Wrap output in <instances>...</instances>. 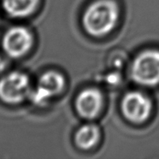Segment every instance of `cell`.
Instances as JSON below:
<instances>
[{
  "label": "cell",
  "mask_w": 159,
  "mask_h": 159,
  "mask_svg": "<svg viewBox=\"0 0 159 159\" xmlns=\"http://www.w3.org/2000/svg\"><path fill=\"white\" fill-rule=\"evenodd\" d=\"M119 19V8L113 0H98L87 8L83 16L86 31L95 37L109 34Z\"/></svg>",
  "instance_id": "obj_1"
},
{
  "label": "cell",
  "mask_w": 159,
  "mask_h": 159,
  "mask_svg": "<svg viewBox=\"0 0 159 159\" xmlns=\"http://www.w3.org/2000/svg\"><path fill=\"white\" fill-rule=\"evenodd\" d=\"M132 79L145 87L159 84V51L147 50L134 59L131 68Z\"/></svg>",
  "instance_id": "obj_2"
},
{
  "label": "cell",
  "mask_w": 159,
  "mask_h": 159,
  "mask_svg": "<svg viewBox=\"0 0 159 159\" xmlns=\"http://www.w3.org/2000/svg\"><path fill=\"white\" fill-rule=\"evenodd\" d=\"M29 79L21 72H11L0 80V99L7 104H18L29 97Z\"/></svg>",
  "instance_id": "obj_3"
},
{
  "label": "cell",
  "mask_w": 159,
  "mask_h": 159,
  "mask_svg": "<svg viewBox=\"0 0 159 159\" xmlns=\"http://www.w3.org/2000/svg\"><path fill=\"white\" fill-rule=\"evenodd\" d=\"M151 99L140 92L128 93L121 101V111L128 120L134 123L144 122L152 113Z\"/></svg>",
  "instance_id": "obj_4"
},
{
  "label": "cell",
  "mask_w": 159,
  "mask_h": 159,
  "mask_svg": "<svg viewBox=\"0 0 159 159\" xmlns=\"http://www.w3.org/2000/svg\"><path fill=\"white\" fill-rule=\"evenodd\" d=\"M63 76L56 72L48 71L42 75L34 90L31 91L29 98L35 104L43 105L47 101L60 93L64 87Z\"/></svg>",
  "instance_id": "obj_5"
},
{
  "label": "cell",
  "mask_w": 159,
  "mask_h": 159,
  "mask_svg": "<svg viewBox=\"0 0 159 159\" xmlns=\"http://www.w3.org/2000/svg\"><path fill=\"white\" fill-rule=\"evenodd\" d=\"M32 42V35L27 28L14 27L5 33L2 45L8 56L13 58H17L28 52Z\"/></svg>",
  "instance_id": "obj_6"
},
{
  "label": "cell",
  "mask_w": 159,
  "mask_h": 159,
  "mask_svg": "<svg viewBox=\"0 0 159 159\" xmlns=\"http://www.w3.org/2000/svg\"><path fill=\"white\" fill-rule=\"evenodd\" d=\"M103 95L96 88H88L80 93L76 98V110L82 117L94 118L103 107Z\"/></svg>",
  "instance_id": "obj_7"
},
{
  "label": "cell",
  "mask_w": 159,
  "mask_h": 159,
  "mask_svg": "<svg viewBox=\"0 0 159 159\" xmlns=\"http://www.w3.org/2000/svg\"><path fill=\"white\" fill-rule=\"evenodd\" d=\"M38 0H3L5 12L12 17H25L34 11Z\"/></svg>",
  "instance_id": "obj_8"
},
{
  "label": "cell",
  "mask_w": 159,
  "mask_h": 159,
  "mask_svg": "<svg viewBox=\"0 0 159 159\" xmlns=\"http://www.w3.org/2000/svg\"><path fill=\"white\" fill-rule=\"evenodd\" d=\"M100 132L96 125L86 124L80 127L75 134V142L80 148L89 150L99 140Z\"/></svg>",
  "instance_id": "obj_9"
},
{
  "label": "cell",
  "mask_w": 159,
  "mask_h": 159,
  "mask_svg": "<svg viewBox=\"0 0 159 159\" xmlns=\"http://www.w3.org/2000/svg\"><path fill=\"white\" fill-rule=\"evenodd\" d=\"M5 68H6V61L0 56V73L3 72Z\"/></svg>",
  "instance_id": "obj_10"
}]
</instances>
